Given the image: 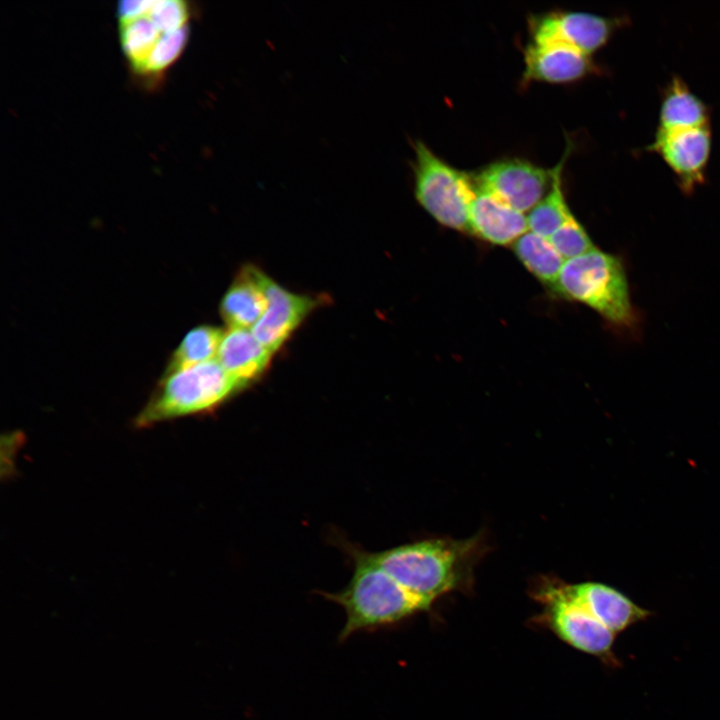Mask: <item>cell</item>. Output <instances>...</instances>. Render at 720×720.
<instances>
[{"label":"cell","instance_id":"obj_3","mask_svg":"<svg viewBox=\"0 0 720 720\" xmlns=\"http://www.w3.org/2000/svg\"><path fill=\"white\" fill-rule=\"evenodd\" d=\"M244 387L210 360L165 375L135 418L137 428L208 413Z\"/></svg>","mask_w":720,"mask_h":720},{"label":"cell","instance_id":"obj_17","mask_svg":"<svg viewBox=\"0 0 720 720\" xmlns=\"http://www.w3.org/2000/svg\"><path fill=\"white\" fill-rule=\"evenodd\" d=\"M163 33L148 16L147 11L133 18L119 20L121 48L136 74H140Z\"/></svg>","mask_w":720,"mask_h":720},{"label":"cell","instance_id":"obj_16","mask_svg":"<svg viewBox=\"0 0 720 720\" xmlns=\"http://www.w3.org/2000/svg\"><path fill=\"white\" fill-rule=\"evenodd\" d=\"M512 247L527 270L542 283L554 289L566 260L549 239L527 231L513 243Z\"/></svg>","mask_w":720,"mask_h":720},{"label":"cell","instance_id":"obj_19","mask_svg":"<svg viewBox=\"0 0 720 720\" xmlns=\"http://www.w3.org/2000/svg\"><path fill=\"white\" fill-rule=\"evenodd\" d=\"M189 36V26L174 32L163 33L147 58L141 76L163 73L183 52Z\"/></svg>","mask_w":720,"mask_h":720},{"label":"cell","instance_id":"obj_10","mask_svg":"<svg viewBox=\"0 0 720 720\" xmlns=\"http://www.w3.org/2000/svg\"><path fill=\"white\" fill-rule=\"evenodd\" d=\"M711 147L709 126L657 132L652 148L678 176L681 186L690 191L703 181Z\"/></svg>","mask_w":720,"mask_h":720},{"label":"cell","instance_id":"obj_12","mask_svg":"<svg viewBox=\"0 0 720 720\" xmlns=\"http://www.w3.org/2000/svg\"><path fill=\"white\" fill-rule=\"evenodd\" d=\"M266 276L252 265L244 266L225 292L220 313L230 328L252 329L267 307Z\"/></svg>","mask_w":720,"mask_h":720},{"label":"cell","instance_id":"obj_13","mask_svg":"<svg viewBox=\"0 0 720 720\" xmlns=\"http://www.w3.org/2000/svg\"><path fill=\"white\" fill-rule=\"evenodd\" d=\"M272 354L252 330L230 328L223 334L216 360L229 376L246 387L264 373Z\"/></svg>","mask_w":720,"mask_h":720},{"label":"cell","instance_id":"obj_14","mask_svg":"<svg viewBox=\"0 0 720 720\" xmlns=\"http://www.w3.org/2000/svg\"><path fill=\"white\" fill-rule=\"evenodd\" d=\"M572 143L566 149L553 170L550 188L545 196L529 211L527 216L528 231L549 239L572 215L567 204L562 172L564 164L571 152Z\"/></svg>","mask_w":720,"mask_h":720},{"label":"cell","instance_id":"obj_15","mask_svg":"<svg viewBox=\"0 0 720 720\" xmlns=\"http://www.w3.org/2000/svg\"><path fill=\"white\" fill-rule=\"evenodd\" d=\"M707 125L708 112L703 102L680 79L675 78L662 102L657 132H671Z\"/></svg>","mask_w":720,"mask_h":720},{"label":"cell","instance_id":"obj_5","mask_svg":"<svg viewBox=\"0 0 720 720\" xmlns=\"http://www.w3.org/2000/svg\"><path fill=\"white\" fill-rule=\"evenodd\" d=\"M412 144L416 200L441 225L468 231L469 210L476 192L473 176L448 164L423 141Z\"/></svg>","mask_w":720,"mask_h":720},{"label":"cell","instance_id":"obj_18","mask_svg":"<svg viewBox=\"0 0 720 720\" xmlns=\"http://www.w3.org/2000/svg\"><path fill=\"white\" fill-rule=\"evenodd\" d=\"M223 334L222 330L210 325L191 329L172 354L166 372L213 360L217 355Z\"/></svg>","mask_w":720,"mask_h":720},{"label":"cell","instance_id":"obj_21","mask_svg":"<svg viewBox=\"0 0 720 720\" xmlns=\"http://www.w3.org/2000/svg\"><path fill=\"white\" fill-rule=\"evenodd\" d=\"M147 14L164 33L187 27L191 15L188 4L179 0L150 1Z\"/></svg>","mask_w":720,"mask_h":720},{"label":"cell","instance_id":"obj_20","mask_svg":"<svg viewBox=\"0 0 720 720\" xmlns=\"http://www.w3.org/2000/svg\"><path fill=\"white\" fill-rule=\"evenodd\" d=\"M549 241L565 260L576 258L596 248L573 214L549 238Z\"/></svg>","mask_w":720,"mask_h":720},{"label":"cell","instance_id":"obj_2","mask_svg":"<svg viewBox=\"0 0 720 720\" xmlns=\"http://www.w3.org/2000/svg\"><path fill=\"white\" fill-rule=\"evenodd\" d=\"M353 573L347 586L336 593L321 592L346 613L339 640L356 632L393 625L422 612L412 598L373 558L371 552L349 547Z\"/></svg>","mask_w":720,"mask_h":720},{"label":"cell","instance_id":"obj_7","mask_svg":"<svg viewBox=\"0 0 720 720\" xmlns=\"http://www.w3.org/2000/svg\"><path fill=\"white\" fill-rule=\"evenodd\" d=\"M616 20L582 11L552 10L528 18L531 42L563 43L591 55L609 40Z\"/></svg>","mask_w":720,"mask_h":720},{"label":"cell","instance_id":"obj_9","mask_svg":"<svg viewBox=\"0 0 720 720\" xmlns=\"http://www.w3.org/2000/svg\"><path fill=\"white\" fill-rule=\"evenodd\" d=\"M523 53L524 69L521 82L525 85L532 81L571 83L595 70L590 55L563 43L530 41Z\"/></svg>","mask_w":720,"mask_h":720},{"label":"cell","instance_id":"obj_11","mask_svg":"<svg viewBox=\"0 0 720 720\" xmlns=\"http://www.w3.org/2000/svg\"><path fill=\"white\" fill-rule=\"evenodd\" d=\"M476 185V184H475ZM528 230L527 217L476 185L468 232L495 245H510Z\"/></svg>","mask_w":720,"mask_h":720},{"label":"cell","instance_id":"obj_8","mask_svg":"<svg viewBox=\"0 0 720 720\" xmlns=\"http://www.w3.org/2000/svg\"><path fill=\"white\" fill-rule=\"evenodd\" d=\"M267 307L251 329L272 353L277 351L317 305L309 296L295 294L266 276Z\"/></svg>","mask_w":720,"mask_h":720},{"label":"cell","instance_id":"obj_4","mask_svg":"<svg viewBox=\"0 0 720 720\" xmlns=\"http://www.w3.org/2000/svg\"><path fill=\"white\" fill-rule=\"evenodd\" d=\"M553 290L591 307L615 325L630 326L634 320L620 259L596 248L566 260Z\"/></svg>","mask_w":720,"mask_h":720},{"label":"cell","instance_id":"obj_6","mask_svg":"<svg viewBox=\"0 0 720 720\" xmlns=\"http://www.w3.org/2000/svg\"><path fill=\"white\" fill-rule=\"evenodd\" d=\"M552 177V169L522 158L494 161L473 176L477 186L522 213L530 211L545 196Z\"/></svg>","mask_w":720,"mask_h":720},{"label":"cell","instance_id":"obj_1","mask_svg":"<svg viewBox=\"0 0 720 720\" xmlns=\"http://www.w3.org/2000/svg\"><path fill=\"white\" fill-rule=\"evenodd\" d=\"M533 592L552 632L569 646L613 664L616 635L650 615L620 591L598 582L544 578Z\"/></svg>","mask_w":720,"mask_h":720}]
</instances>
